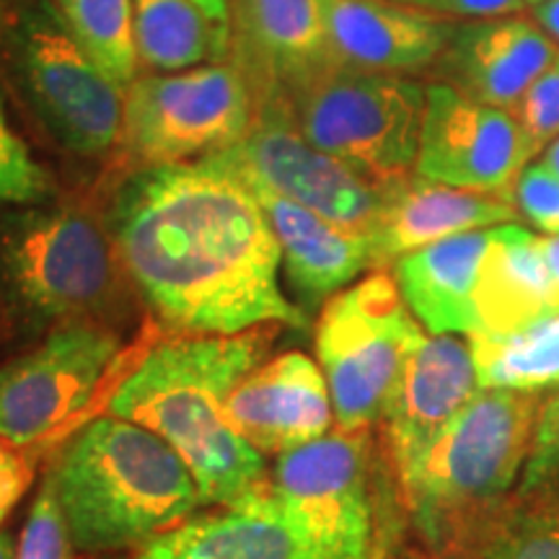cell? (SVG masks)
I'll return each instance as SVG.
<instances>
[{"label": "cell", "mask_w": 559, "mask_h": 559, "mask_svg": "<svg viewBox=\"0 0 559 559\" xmlns=\"http://www.w3.org/2000/svg\"><path fill=\"white\" fill-rule=\"evenodd\" d=\"M107 226L166 326L194 337L306 326L280 285L283 251L260 200L213 156L135 169L117 185Z\"/></svg>", "instance_id": "1"}, {"label": "cell", "mask_w": 559, "mask_h": 559, "mask_svg": "<svg viewBox=\"0 0 559 559\" xmlns=\"http://www.w3.org/2000/svg\"><path fill=\"white\" fill-rule=\"evenodd\" d=\"M277 326L160 342L111 396L109 415L156 432L185 459L202 506H234L267 479L262 453L226 425V400L267 358Z\"/></svg>", "instance_id": "2"}, {"label": "cell", "mask_w": 559, "mask_h": 559, "mask_svg": "<svg viewBox=\"0 0 559 559\" xmlns=\"http://www.w3.org/2000/svg\"><path fill=\"white\" fill-rule=\"evenodd\" d=\"M47 477L79 551L145 547L202 506L185 459L156 432L115 415L88 423Z\"/></svg>", "instance_id": "3"}, {"label": "cell", "mask_w": 559, "mask_h": 559, "mask_svg": "<svg viewBox=\"0 0 559 559\" xmlns=\"http://www.w3.org/2000/svg\"><path fill=\"white\" fill-rule=\"evenodd\" d=\"M542 391L479 389L402 481L417 528L440 549L481 510L508 498L526 464Z\"/></svg>", "instance_id": "4"}, {"label": "cell", "mask_w": 559, "mask_h": 559, "mask_svg": "<svg viewBox=\"0 0 559 559\" xmlns=\"http://www.w3.org/2000/svg\"><path fill=\"white\" fill-rule=\"evenodd\" d=\"M0 277L34 321H104L132 283L107 221L73 205H39L0 218Z\"/></svg>", "instance_id": "5"}, {"label": "cell", "mask_w": 559, "mask_h": 559, "mask_svg": "<svg viewBox=\"0 0 559 559\" xmlns=\"http://www.w3.org/2000/svg\"><path fill=\"white\" fill-rule=\"evenodd\" d=\"M423 83L334 66L285 99L319 151L386 192L415 174L425 117Z\"/></svg>", "instance_id": "6"}, {"label": "cell", "mask_w": 559, "mask_h": 559, "mask_svg": "<svg viewBox=\"0 0 559 559\" xmlns=\"http://www.w3.org/2000/svg\"><path fill=\"white\" fill-rule=\"evenodd\" d=\"M423 337V324L386 272H373L326 300L313 345L330 383L334 428L362 432L383 419Z\"/></svg>", "instance_id": "7"}, {"label": "cell", "mask_w": 559, "mask_h": 559, "mask_svg": "<svg viewBox=\"0 0 559 559\" xmlns=\"http://www.w3.org/2000/svg\"><path fill=\"white\" fill-rule=\"evenodd\" d=\"M257 99L234 62L138 75L124 94L120 143L138 169L215 156L249 135Z\"/></svg>", "instance_id": "8"}, {"label": "cell", "mask_w": 559, "mask_h": 559, "mask_svg": "<svg viewBox=\"0 0 559 559\" xmlns=\"http://www.w3.org/2000/svg\"><path fill=\"white\" fill-rule=\"evenodd\" d=\"M11 39L21 86L62 148L86 158L115 148L128 88L96 66L50 0H24Z\"/></svg>", "instance_id": "9"}, {"label": "cell", "mask_w": 559, "mask_h": 559, "mask_svg": "<svg viewBox=\"0 0 559 559\" xmlns=\"http://www.w3.org/2000/svg\"><path fill=\"white\" fill-rule=\"evenodd\" d=\"M215 160L249 185L319 213L342 228L370 236L383 207V190L349 169L345 160L319 151L293 120L285 99L257 104L249 135Z\"/></svg>", "instance_id": "10"}, {"label": "cell", "mask_w": 559, "mask_h": 559, "mask_svg": "<svg viewBox=\"0 0 559 559\" xmlns=\"http://www.w3.org/2000/svg\"><path fill=\"white\" fill-rule=\"evenodd\" d=\"M122 342L107 324H60L26 355L0 366V438L32 449L86 409Z\"/></svg>", "instance_id": "11"}, {"label": "cell", "mask_w": 559, "mask_h": 559, "mask_svg": "<svg viewBox=\"0 0 559 559\" xmlns=\"http://www.w3.org/2000/svg\"><path fill=\"white\" fill-rule=\"evenodd\" d=\"M270 487L319 559H368L373 513L368 438L334 428L277 456Z\"/></svg>", "instance_id": "12"}, {"label": "cell", "mask_w": 559, "mask_h": 559, "mask_svg": "<svg viewBox=\"0 0 559 559\" xmlns=\"http://www.w3.org/2000/svg\"><path fill=\"white\" fill-rule=\"evenodd\" d=\"M531 158L526 138L508 109L474 102L449 83L425 88L417 177L513 200L515 179Z\"/></svg>", "instance_id": "13"}, {"label": "cell", "mask_w": 559, "mask_h": 559, "mask_svg": "<svg viewBox=\"0 0 559 559\" xmlns=\"http://www.w3.org/2000/svg\"><path fill=\"white\" fill-rule=\"evenodd\" d=\"M479 391L472 347L456 334H425L383 415L391 461L407 481Z\"/></svg>", "instance_id": "14"}, {"label": "cell", "mask_w": 559, "mask_h": 559, "mask_svg": "<svg viewBox=\"0 0 559 559\" xmlns=\"http://www.w3.org/2000/svg\"><path fill=\"white\" fill-rule=\"evenodd\" d=\"M226 425L262 456H283L334 428L324 370L309 355H277L236 383L226 400Z\"/></svg>", "instance_id": "15"}, {"label": "cell", "mask_w": 559, "mask_h": 559, "mask_svg": "<svg viewBox=\"0 0 559 559\" xmlns=\"http://www.w3.org/2000/svg\"><path fill=\"white\" fill-rule=\"evenodd\" d=\"M230 50L257 104L288 99L337 66L319 0H230Z\"/></svg>", "instance_id": "16"}, {"label": "cell", "mask_w": 559, "mask_h": 559, "mask_svg": "<svg viewBox=\"0 0 559 559\" xmlns=\"http://www.w3.org/2000/svg\"><path fill=\"white\" fill-rule=\"evenodd\" d=\"M337 66L368 73H419L436 66L456 21L394 0H319Z\"/></svg>", "instance_id": "17"}, {"label": "cell", "mask_w": 559, "mask_h": 559, "mask_svg": "<svg viewBox=\"0 0 559 559\" xmlns=\"http://www.w3.org/2000/svg\"><path fill=\"white\" fill-rule=\"evenodd\" d=\"M557 52L534 19H474L456 26L438 62L440 75L459 94L510 111Z\"/></svg>", "instance_id": "18"}, {"label": "cell", "mask_w": 559, "mask_h": 559, "mask_svg": "<svg viewBox=\"0 0 559 559\" xmlns=\"http://www.w3.org/2000/svg\"><path fill=\"white\" fill-rule=\"evenodd\" d=\"M138 559H319L285 515L270 477L247 498L190 515L140 547Z\"/></svg>", "instance_id": "19"}, {"label": "cell", "mask_w": 559, "mask_h": 559, "mask_svg": "<svg viewBox=\"0 0 559 559\" xmlns=\"http://www.w3.org/2000/svg\"><path fill=\"white\" fill-rule=\"evenodd\" d=\"M519 218V207L510 198L438 185L412 174L409 179L383 192L379 223L370 230L373 267L396 262L400 257L430 243L495 228Z\"/></svg>", "instance_id": "20"}, {"label": "cell", "mask_w": 559, "mask_h": 559, "mask_svg": "<svg viewBox=\"0 0 559 559\" xmlns=\"http://www.w3.org/2000/svg\"><path fill=\"white\" fill-rule=\"evenodd\" d=\"M249 190L260 200L275 230L285 275L306 304L337 296V290L353 283L362 270L373 267V251L366 234L321 218L313 210L280 198L267 187L249 185Z\"/></svg>", "instance_id": "21"}, {"label": "cell", "mask_w": 559, "mask_h": 559, "mask_svg": "<svg viewBox=\"0 0 559 559\" xmlns=\"http://www.w3.org/2000/svg\"><path fill=\"white\" fill-rule=\"evenodd\" d=\"M477 330L513 334L559 313L557 285L544 260L539 236L519 223L489 228V247L474 290Z\"/></svg>", "instance_id": "22"}, {"label": "cell", "mask_w": 559, "mask_h": 559, "mask_svg": "<svg viewBox=\"0 0 559 559\" xmlns=\"http://www.w3.org/2000/svg\"><path fill=\"white\" fill-rule=\"evenodd\" d=\"M489 247V228L436 241L394 262L404 304L430 334H472L477 330L474 290Z\"/></svg>", "instance_id": "23"}, {"label": "cell", "mask_w": 559, "mask_h": 559, "mask_svg": "<svg viewBox=\"0 0 559 559\" xmlns=\"http://www.w3.org/2000/svg\"><path fill=\"white\" fill-rule=\"evenodd\" d=\"M438 555L443 559H559V495L513 489L461 526Z\"/></svg>", "instance_id": "24"}, {"label": "cell", "mask_w": 559, "mask_h": 559, "mask_svg": "<svg viewBox=\"0 0 559 559\" xmlns=\"http://www.w3.org/2000/svg\"><path fill=\"white\" fill-rule=\"evenodd\" d=\"M132 39L138 66L179 73L230 52V26L213 21L198 0H132Z\"/></svg>", "instance_id": "25"}, {"label": "cell", "mask_w": 559, "mask_h": 559, "mask_svg": "<svg viewBox=\"0 0 559 559\" xmlns=\"http://www.w3.org/2000/svg\"><path fill=\"white\" fill-rule=\"evenodd\" d=\"M479 389L559 386V313L513 334H466Z\"/></svg>", "instance_id": "26"}, {"label": "cell", "mask_w": 559, "mask_h": 559, "mask_svg": "<svg viewBox=\"0 0 559 559\" xmlns=\"http://www.w3.org/2000/svg\"><path fill=\"white\" fill-rule=\"evenodd\" d=\"M83 50L111 81L128 88L138 79L132 0H50Z\"/></svg>", "instance_id": "27"}, {"label": "cell", "mask_w": 559, "mask_h": 559, "mask_svg": "<svg viewBox=\"0 0 559 559\" xmlns=\"http://www.w3.org/2000/svg\"><path fill=\"white\" fill-rule=\"evenodd\" d=\"M52 194V179L11 128L0 102V202L9 205H39Z\"/></svg>", "instance_id": "28"}, {"label": "cell", "mask_w": 559, "mask_h": 559, "mask_svg": "<svg viewBox=\"0 0 559 559\" xmlns=\"http://www.w3.org/2000/svg\"><path fill=\"white\" fill-rule=\"evenodd\" d=\"M73 549L52 479L47 477L19 536L16 559H75Z\"/></svg>", "instance_id": "29"}, {"label": "cell", "mask_w": 559, "mask_h": 559, "mask_svg": "<svg viewBox=\"0 0 559 559\" xmlns=\"http://www.w3.org/2000/svg\"><path fill=\"white\" fill-rule=\"evenodd\" d=\"M526 138L531 156L559 138V52L547 70L531 83L521 102L510 109Z\"/></svg>", "instance_id": "30"}, {"label": "cell", "mask_w": 559, "mask_h": 559, "mask_svg": "<svg viewBox=\"0 0 559 559\" xmlns=\"http://www.w3.org/2000/svg\"><path fill=\"white\" fill-rule=\"evenodd\" d=\"M515 489L559 495V391L542 404L528 459Z\"/></svg>", "instance_id": "31"}, {"label": "cell", "mask_w": 559, "mask_h": 559, "mask_svg": "<svg viewBox=\"0 0 559 559\" xmlns=\"http://www.w3.org/2000/svg\"><path fill=\"white\" fill-rule=\"evenodd\" d=\"M513 202L531 226L559 236V177L544 164H531L513 187Z\"/></svg>", "instance_id": "32"}, {"label": "cell", "mask_w": 559, "mask_h": 559, "mask_svg": "<svg viewBox=\"0 0 559 559\" xmlns=\"http://www.w3.org/2000/svg\"><path fill=\"white\" fill-rule=\"evenodd\" d=\"M26 451L0 438V523L9 519L34 481V464Z\"/></svg>", "instance_id": "33"}, {"label": "cell", "mask_w": 559, "mask_h": 559, "mask_svg": "<svg viewBox=\"0 0 559 559\" xmlns=\"http://www.w3.org/2000/svg\"><path fill=\"white\" fill-rule=\"evenodd\" d=\"M526 0H432V13L449 19H502L519 16Z\"/></svg>", "instance_id": "34"}, {"label": "cell", "mask_w": 559, "mask_h": 559, "mask_svg": "<svg viewBox=\"0 0 559 559\" xmlns=\"http://www.w3.org/2000/svg\"><path fill=\"white\" fill-rule=\"evenodd\" d=\"M531 11H534L531 19H534L544 29V34L559 47V0H544V3L534 5Z\"/></svg>", "instance_id": "35"}, {"label": "cell", "mask_w": 559, "mask_h": 559, "mask_svg": "<svg viewBox=\"0 0 559 559\" xmlns=\"http://www.w3.org/2000/svg\"><path fill=\"white\" fill-rule=\"evenodd\" d=\"M539 247L544 260H547L549 275L557 285V296H559V236H539Z\"/></svg>", "instance_id": "36"}, {"label": "cell", "mask_w": 559, "mask_h": 559, "mask_svg": "<svg viewBox=\"0 0 559 559\" xmlns=\"http://www.w3.org/2000/svg\"><path fill=\"white\" fill-rule=\"evenodd\" d=\"M198 5L210 19L223 26H230V0H198Z\"/></svg>", "instance_id": "37"}, {"label": "cell", "mask_w": 559, "mask_h": 559, "mask_svg": "<svg viewBox=\"0 0 559 559\" xmlns=\"http://www.w3.org/2000/svg\"><path fill=\"white\" fill-rule=\"evenodd\" d=\"M542 164L547 166L549 171H555L557 177H559V138H557V140H551L549 148H547V153H544V160H542Z\"/></svg>", "instance_id": "38"}, {"label": "cell", "mask_w": 559, "mask_h": 559, "mask_svg": "<svg viewBox=\"0 0 559 559\" xmlns=\"http://www.w3.org/2000/svg\"><path fill=\"white\" fill-rule=\"evenodd\" d=\"M16 547L19 542H13L9 534L0 531V559H16Z\"/></svg>", "instance_id": "39"}, {"label": "cell", "mask_w": 559, "mask_h": 559, "mask_svg": "<svg viewBox=\"0 0 559 559\" xmlns=\"http://www.w3.org/2000/svg\"><path fill=\"white\" fill-rule=\"evenodd\" d=\"M394 3H402V5H415V9H430L432 0H394Z\"/></svg>", "instance_id": "40"}, {"label": "cell", "mask_w": 559, "mask_h": 559, "mask_svg": "<svg viewBox=\"0 0 559 559\" xmlns=\"http://www.w3.org/2000/svg\"><path fill=\"white\" fill-rule=\"evenodd\" d=\"M539 3H544V0H526V5H531V9H534V5H539Z\"/></svg>", "instance_id": "41"}]
</instances>
